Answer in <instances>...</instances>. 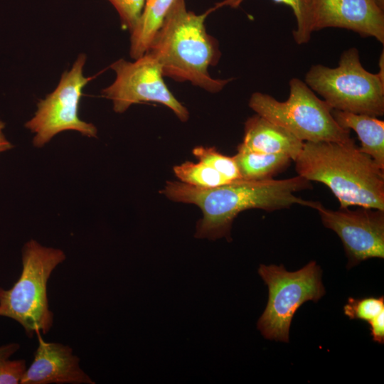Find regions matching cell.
I'll use <instances>...</instances> for the list:
<instances>
[{
	"label": "cell",
	"mask_w": 384,
	"mask_h": 384,
	"mask_svg": "<svg viewBox=\"0 0 384 384\" xmlns=\"http://www.w3.org/2000/svg\"><path fill=\"white\" fill-rule=\"evenodd\" d=\"M86 55L80 54L72 68L62 74L55 89L37 103L34 115L25 123L33 134L35 147L44 146L55 136L64 131H75L87 137H96L97 129L78 114L82 91L93 77L84 75Z\"/></svg>",
	"instance_id": "cell-8"
},
{
	"label": "cell",
	"mask_w": 384,
	"mask_h": 384,
	"mask_svg": "<svg viewBox=\"0 0 384 384\" xmlns=\"http://www.w3.org/2000/svg\"><path fill=\"white\" fill-rule=\"evenodd\" d=\"M110 68L116 78L102 90L101 96L112 102L115 112L123 113L134 104L154 102L171 109L181 121L188 120V110L169 90L159 63L150 53H146L134 62L119 59Z\"/></svg>",
	"instance_id": "cell-9"
},
{
	"label": "cell",
	"mask_w": 384,
	"mask_h": 384,
	"mask_svg": "<svg viewBox=\"0 0 384 384\" xmlns=\"http://www.w3.org/2000/svg\"><path fill=\"white\" fill-rule=\"evenodd\" d=\"M193 155L201 162L219 172L228 181L242 179L233 156L222 154L215 147L196 146Z\"/></svg>",
	"instance_id": "cell-19"
},
{
	"label": "cell",
	"mask_w": 384,
	"mask_h": 384,
	"mask_svg": "<svg viewBox=\"0 0 384 384\" xmlns=\"http://www.w3.org/2000/svg\"><path fill=\"white\" fill-rule=\"evenodd\" d=\"M312 31L339 28L384 43V11L372 0H309Z\"/></svg>",
	"instance_id": "cell-11"
},
{
	"label": "cell",
	"mask_w": 384,
	"mask_h": 384,
	"mask_svg": "<svg viewBox=\"0 0 384 384\" xmlns=\"http://www.w3.org/2000/svg\"><path fill=\"white\" fill-rule=\"evenodd\" d=\"M212 11L196 14L187 10L185 0H177L147 53L158 60L164 76L218 92L233 79H215L208 71L220 56L216 40L205 26Z\"/></svg>",
	"instance_id": "cell-3"
},
{
	"label": "cell",
	"mask_w": 384,
	"mask_h": 384,
	"mask_svg": "<svg viewBox=\"0 0 384 384\" xmlns=\"http://www.w3.org/2000/svg\"><path fill=\"white\" fill-rule=\"evenodd\" d=\"M24 359L9 360L0 358V384H17L26 370Z\"/></svg>",
	"instance_id": "cell-22"
},
{
	"label": "cell",
	"mask_w": 384,
	"mask_h": 384,
	"mask_svg": "<svg viewBox=\"0 0 384 384\" xmlns=\"http://www.w3.org/2000/svg\"><path fill=\"white\" fill-rule=\"evenodd\" d=\"M374 4L381 10L384 11V0H372Z\"/></svg>",
	"instance_id": "cell-26"
},
{
	"label": "cell",
	"mask_w": 384,
	"mask_h": 384,
	"mask_svg": "<svg viewBox=\"0 0 384 384\" xmlns=\"http://www.w3.org/2000/svg\"><path fill=\"white\" fill-rule=\"evenodd\" d=\"M242 179L263 181L272 179L285 170L291 163V158L282 154H262L238 151L233 156Z\"/></svg>",
	"instance_id": "cell-16"
},
{
	"label": "cell",
	"mask_w": 384,
	"mask_h": 384,
	"mask_svg": "<svg viewBox=\"0 0 384 384\" xmlns=\"http://www.w3.org/2000/svg\"><path fill=\"white\" fill-rule=\"evenodd\" d=\"M343 311L350 319L368 322L384 311V297L383 296L358 299L349 297L343 306Z\"/></svg>",
	"instance_id": "cell-20"
},
{
	"label": "cell",
	"mask_w": 384,
	"mask_h": 384,
	"mask_svg": "<svg viewBox=\"0 0 384 384\" xmlns=\"http://www.w3.org/2000/svg\"><path fill=\"white\" fill-rule=\"evenodd\" d=\"M177 0H146L142 14L130 32V56L144 55Z\"/></svg>",
	"instance_id": "cell-15"
},
{
	"label": "cell",
	"mask_w": 384,
	"mask_h": 384,
	"mask_svg": "<svg viewBox=\"0 0 384 384\" xmlns=\"http://www.w3.org/2000/svg\"><path fill=\"white\" fill-rule=\"evenodd\" d=\"M20 348L18 343H11L0 346V358H9Z\"/></svg>",
	"instance_id": "cell-24"
},
{
	"label": "cell",
	"mask_w": 384,
	"mask_h": 384,
	"mask_svg": "<svg viewBox=\"0 0 384 384\" xmlns=\"http://www.w3.org/2000/svg\"><path fill=\"white\" fill-rule=\"evenodd\" d=\"M331 112L340 127L357 134L361 143L360 149L384 170V122L368 114L337 110Z\"/></svg>",
	"instance_id": "cell-14"
},
{
	"label": "cell",
	"mask_w": 384,
	"mask_h": 384,
	"mask_svg": "<svg viewBox=\"0 0 384 384\" xmlns=\"http://www.w3.org/2000/svg\"><path fill=\"white\" fill-rule=\"evenodd\" d=\"M294 161L297 174L326 185L340 208L384 210V170L352 138L346 142H305Z\"/></svg>",
	"instance_id": "cell-2"
},
{
	"label": "cell",
	"mask_w": 384,
	"mask_h": 384,
	"mask_svg": "<svg viewBox=\"0 0 384 384\" xmlns=\"http://www.w3.org/2000/svg\"><path fill=\"white\" fill-rule=\"evenodd\" d=\"M38 346L34 359L26 368L21 384H94L95 382L80 367L79 358L68 346L46 342L37 334Z\"/></svg>",
	"instance_id": "cell-12"
},
{
	"label": "cell",
	"mask_w": 384,
	"mask_h": 384,
	"mask_svg": "<svg viewBox=\"0 0 384 384\" xmlns=\"http://www.w3.org/2000/svg\"><path fill=\"white\" fill-rule=\"evenodd\" d=\"M174 172L180 181L197 188H214L230 183L216 170L200 161L175 166Z\"/></svg>",
	"instance_id": "cell-17"
},
{
	"label": "cell",
	"mask_w": 384,
	"mask_h": 384,
	"mask_svg": "<svg viewBox=\"0 0 384 384\" xmlns=\"http://www.w3.org/2000/svg\"><path fill=\"white\" fill-rule=\"evenodd\" d=\"M244 0H223L215 4L213 11L230 6L235 9L240 6ZM274 3L282 4L289 6L296 18V28L293 31V37L297 44L307 43L313 33L311 17L309 0H272Z\"/></svg>",
	"instance_id": "cell-18"
},
{
	"label": "cell",
	"mask_w": 384,
	"mask_h": 384,
	"mask_svg": "<svg viewBox=\"0 0 384 384\" xmlns=\"http://www.w3.org/2000/svg\"><path fill=\"white\" fill-rule=\"evenodd\" d=\"M304 142L290 132L256 114L245 123L244 137L238 151L282 154L294 161Z\"/></svg>",
	"instance_id": "cell-13"
},
{
	"label": "cell",
	"mask_w": 384,
	"mask_h": 384,
	"mask_svg": "<svg viewBox=\"0 0 384 384\" xmlns=\"http://www.w3.org/2000/svg\"><path fill=\"white\" fill-rule=\"evenodd\" d=\"M358 207L333 210L319 201L311 207L318 211L323 225L341 239L348 269L368 259L384 257V210Z\"/></svg>",
	"instance_id": "cell-10"
},
{
	"label": "cell",
	"mask_w": 384,
	"mask_h": 384,
	"mask_svg": "<svg viewBox=\"0 0 384 384\" xmlns=\"http://www.w3.org/2000/svg\"><path fill=\"white\" fill-rule=\"evenodd\" d=\"M311 188L309 181L297 175L279 180L240 179L209 188L194 187L181 181H167L161 193L174 201L192 203L200 208L203 218L197 222L195 238L230 240L233 222L242 211H274L294 205L311 208L314 201L294 195L295 192Z\"/></svg>",
	"instance_id": "cell-1"
},
{
	"label": "cell",
	"mask_w": 384,
	"mask_h": 384,
	"mask_svg": "<svg viewBox=\"0 0 384 384\" xmlns=\"http://www.w3.org/2000/svg\"><path fill=\"white\" fill-rule=\"evenodd\" d=\"M117 11L122 26L132 31L142 14L146 0H107Z\"/></svg>",
	"instance_id": "cell-21"
},
{
	"label": "cell",
	"mask_w": 384,
	"mask_h": 384,
	"mask_svg": "<svg viewBox=\"0 0 384 384\" xmlns=\"http://www.w3.org/2000/svg\"><path fill=\"white\" fill-rule=\"evenodd\" d=\"M289 95L284 102L262 93H253L249 107L256 114L290 132L303 142H346L350 130L338 125L332 109L298 78L289 81Z\"/></svg>",
	"instance_id": "cell-6"
},
{
	"label": "cell",
	"mask_w": 384,
	"mask_h": 384,
	"mask_svg": "<svg viewBox=\"0 0 384 384\" xmlns=\"http://www.w3.org/2000/svg\"><path fill=\"white\" fill-rule=\"evenodd\" d=\"M368 323L373 340L383 344L384 343V311Z\"/></svg>",
	"instance_id": "cell-23"
},
{
	"label": "cell",
	"mask_w": 384,
	"mask_h": 384,
	"mask_svg": "<svg viewBox=\"0 0 384 384\" xmlns=\"http://www.w3.org/2000/svg\"><path fill=\"white\" fill-rule=\"evenodd\" d=\"M258 274L268 287V301L257 328L267 339L287 343L297 309L308 301L317 302L326 294L322 270L311 261L294 272L283 265L261 264Z\"/></svg>",
	"instance_id": "cell-7"
},
{
	"label": "cell",
	"mask_w": 384,
	"mask_h": 384,
	"mask_svg": "<svg viewBox=\"0 0 384 384\" xmlns=\"http://www.w3.org/2000/svg\"><path fill=\"white\" fill-rule=\"evenodd\" d=\"M305 83L332 110L376 117L384 114V78L363 67L356 48L341 54L336 68L312 65Z\"/></svg>",
	"instance_id": "cell-5"
},
{
	"label": "cell",
	"mask_w": 384,
	"mask_h": 384,
	"mask_svg": "<svg viewBox=\"0 0 384 384\" xmlns=\"http://www.w3.org/2000/svg\"><path fill=\"white\" fill-rule=\"evenodd\" d=\"M5 123L0 120V154L10 150L14 147L13 144L6 139L4 134Z\"/></svg>",
	"instance_id": "cell-25"
},
{
	"label": "cell",
	"mask_w": 384,
	"mask_h": 384,
	"mask_svg": "<svg viewBox=\"0 0 384 384\" xmlns=\"http://www.w3.org/2000/svg\"><path fill=\"white\" fill-rule=\"evenodd\" d=\"M65 259L60 249L43 246L33 239L26 242L18 279L9 289L0 287V316L16 321L29 337L46 334L53 324L47 283L52 272Z\"/></svg>",
	"instance_id": "cell-4"
}]
</instances>
